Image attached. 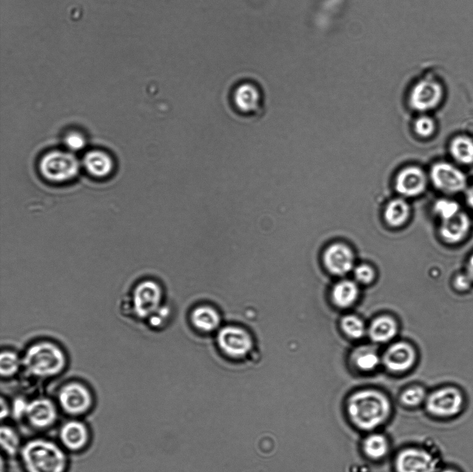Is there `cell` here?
Listing matches in <instances>:
<instances>
[{"label":"cell","mask_w":473,"mask_h":472,"mask_svg":"<svg viewBox=\"0 0 473 472\" xmlns=\"http://www.w3.org/2000/svg\"><path fill=\"white\" fill-rule=\"evenodd\" d=\"M344 408L350 424L366 433L377 430L389 421L393 413L389 395L372 388L359 389L350 394Z\"/></svg>","instance_id":"6da1fadb"},{"label":"cell","mask_w":473,"mask_h":472,"mask_svg":"<svg viewBox=\"0 0 473 472\" xmlns=\"http://www.w3.org/2000/svg\"><path fill=\"white\" fill-rule=\"evenodd\" d=\"M66 451L48 438L35 437L22 444L19 456L25 472H66Z\"/></svg>","instance_id":"7a4b0ae2"},{"label":"cell","mask_w":473,"mask_h":472,"mask_svg":"<svg viewBox=\"0 0 473 472\" xmlns=\"http://www.w3.org/2000/svg\"><path fill=\"white\" fill-rule=\"evenodd\" d=\"M22 359V367L29 376L45 379L60 374L66 368V357L61 347L50 341L29 345Z\"/></svg>","instance_id":"3957f363"},{"label":"cell","mask_w":473,"mask_h":472,"mask_svg":"<svg viewBox=\"0 0 473 472\" xmlns=\"http://www.w3.org/2000/svg\"><path fill=\"white\" fill-rule=\"evenodd\" d=\"M467 402L464 390L458 385L449 383L429 391L423 407L433 419L449 421L463 414Z\"/></svg>","instance_id":"277c9868"},{"label":"cell","mask_w":473,"mask_h":472,"mask_svg":"<svg viewBox=\"0 0 473 472\" xmlns=\"http://www.w3.org/2000/svg\"><path fill=\"white\" fill-rule=\"evenodd\" d=\"M407 78V99L412 109L427 111L440 104L443 96V87L431 72L419 70Z\"/></svg>","instance_id":"5b68a950"},{"label":"cell","mask_w":473,"mask_h":472,"mask_svg":"<svg viewBox=\"0 0 473 472\" xmlns=\"http://www.w3.org/2000/svg\"><path fill=\"white\" fill-rule=\"evenodd\" d=\"M436 450L423 446H410L398 451L393 459L395 472H438L442 466Z\"/></svg>","instance_id":"8992f818"},{"label":"cell","mask_w":473,"mask_h":472,"mask_svg":"<svg viewBox=\"0 0 473 472\" xmlns=\"http://www.w3.org/2000/svg\"><path fill=\"white\" fill-rule=\"evenodd\" d=\"M56 403L61 411L78 418L88 413L93 406L94 397L91 389L84 383L70 381L57 390Z\"/></svg>","instance_id":"52a82bcc"},{"label":"cell","mask_w":473,"mask_h":472,"mask_svg":"<svg viewBox=\"0 0 473 472\" xmlns=\"http://www.w3.org/2000/svg\"><path fill=\"white\" fill-rule=\"evenodd\" d=\"M162 291L159 284L145 280L132 289L129 309L139 318H150L161 309Z\"/></svg>","instance_id":"ba28073f"},{"label":"cell","mask_w":473,"mask_h":472,"mask_svg":"<svg viewBox=\"0 0 473 472\" xmlns=\"http://www.w3.org/2000/svg\"><path fill=\"white\" fill-rule=\"evenodd\" d=\"M79 162L71 153L53 151L42 157L39 163L42 174L48 180L63 182L73 179L78 172Z\"/></svg>","instance_id":"9c48e42d"},{"label":"cell","mask_w":473,"mask_h":472,"mask_svg":"<svg viewBox=\"0 0 473 472\" xmlns=\"http://www.w3.org/2000/svg\"><path fill=\"white\" fill-rule=\"evenodd\" d=\"M430 179L438 190L445 193L456 194L467 189L464 172L447 162L435 163L430 170Z\"/></svg>","instance_id":"30bf717a"},{"label":"cell","mask_w":473,"mask_h":472,"mask_svg":"<svg viewBox=\"0 0 473 472\" xmlns=\"http://www.w3.org/2000/svg\"><path fill=\"white\" fill-rule=\"evenodd\" d=\"M59 408L55 401L47 397H37L28 400L24 419L36 430L52 427L58 418Z\"/></svg>","instance_id":"8fae6325"},{"label":"cell","mask_w":473,"mask_h":472,"mask_svg":"<svg viewBox=\"0 0 473 472\" xmlns=\"http://www.w3.org/2000/svg\"><path fill=\"white\" fill-rule=\"evenodd\" d=\"M217 342L224 354L235 358L244 356L253 347L251 335L244 329L237 326L222 328L217 334Z\"/></svg>","instance_id":"7c38bea8"},{"label":"cell","mask_w":473,"mask_h":472,"mask_svg":"<svg viewBox=\"0 0 473 472\" xmlns=\"http://www.w3.org/2000/svg\"><path fill=\"white\" fill-rule=\"evenodd\" d=\"M90 435L89 428L83 421L71 418L62 423L59 428V444L66 451L77 453L88 446Z\"/></svg>","instance_id":"4fadbf2b"},{"label":"cell","mask_w":473,"mask_h":472,"mask_svg":"<svg viewBox=\"0 0 473 472\" xmlns=\"http://www.w3.org/2000/svg\"><path fill=\"white\" fill-rule=\"evenodd\" d=\"M470 230V219L465 212L461 210L455 215L441 220L438 232L440 238L446 244L456 246L467 237Z\"/></svg>","instance_id":"5bb4252c"},{"label":"cell","mask_w":473,"mask_h":472,"mask_svg":"<svg viewBox=\"0 0 473 472\" xmlns=\"http://www.w3.org/2000/svg\"><path fill=\"white\" fill-rule=\"evenodd\" d=\"M427 177L418 167L402 169L395 179V189L403 197H411L422 194L426 189Z\"/></svg>","instance_id":"9a60e30c"},{"label":"cell","mask_w":473,"mask_h":472,"mask_svg":"<svg viewBox=\"0 0 473 472\" xmlns=\"http://www.w3.org/2000/svg\"><path fill=\"white\" fill-rule=\"evenodd\" d=\"M416 360L415 351L405 343H397L390 346L383 356L386 368L394 373H402L409 370Z\"/></svg>","instance_id":"2e32d148"},{"label":"cell","mask_w":473,"mask_h":472,"mask_svg":"<svg viewBox=\"0 0 473 472\" xmlns=\"http://www.w3.org/2000/svg\"><path fill=\"white\" fill-rule=\"evenodd\" d=\"M233 99L239 112L249 116L260 113L262 105L260 91L253 83L246 82L238 86L233 91Z\"/></svg>","instance_id":"e0dca14e"},{"label":"cell","mask_w":473,"mask_h":472,"mask_svg":"<svg viewBox=\"0 0 473 472\" xmlns=\"http://www.w3.org/2000/svg\"><path fill=\"white\" fill-rule=\"evenodd\" d=\"M323 259L327 269L336 275L346 274L353 267L352 253L343 244L330 246L325 251Z\"/></svg>","instance_id":"ac0fdd59"},{"label":"cell","mask_w":473,"mask_h":472,"mask_svg":"<svg viewBox=\"0 0 473 472\" xmlns=\"http://www.w3.org/2000/svg\"><path fill=\"white\" fill-rule=\"evenodd\" d=\"M361 450L368 460L380 462L389 454L391 443L386 435L377 430L372 431L367 433L362 439Z\"/></svg>","instance_id":"d6986e66"},{"label":"cell","mask_w":473,"mask_h":472,"mask_svg":"<svg viewBox=\"0 0 473 472\" xmlns=\"http://www.w3.org/2000/svg\"><path fill=\"white\" fill-rule=\"evenodd\" d=\"M190 319L198 329L209 332L216 329L220 324L218 312L208 305L199 306L192 311Z\"/></svg>","instance_id":"ffe728a7"},{"label":"cell","mask_w":473,"mask_h":472,"mask_svg":"<svg viewBox=\"0 0 473 472\" xmlns=\"http://www.w3.org/2000/svg\"><path fill=\"white\" fill-rule=\"evenodd\" d=\"M84 165L92 175L102 177L108 175L113 167L110 156L106 153L95 150L88 152L84 158Z\"/></svg>","instance_id":"44dd1931"},{"label":"cell","mask_w":473,"mask_h":472,"mask_svg":"<svg viewBox=\"0 0 473 472\" xmlns=\"http://www.w3.org/2000/svg\"><path fill=\"white\" fill-rule=\"evenodd\" d=\"M410 213L411 209L407 201L402 198H395L386 205L384 218L390 226L398 227L408 220Z\"/></svg>","instance_id":"7402d4cb"},{"label":"cell","mask_w":473,"mask_h":472,"mask_svg":"<svg viewBox=\"0 0 473 472\" xmlns=\"http://www.w3.org/2000/svg\"><path fill=\"white\" fill-rule=\"evenodd\" d=\"M396 329V324L391 318L381 316L372 322L368 329V334L373 341L384 343L395 336Z\"/></svg>","instance_id":"603a6c76"},{"label":"cell","mask_w":473,"mask_h":472,"mask_svg":"<svg viewBox=\"0 0 473 472\" xmlns=\"http://www.w3.org/2000/svg\"><path fill=\"white\" fill-rule=\"evenodd\" d=\"M449 152L452 158L463 165L473 163V140L466 136L454 138L449 144Z\"/></svg>","instance_id":"cb8c5ba5"},{"label":"cell","mask_w":473,"mask_h":472,"mask_svg":"<svg viewBox=\"0 0 473 472\" xmlns=\"http://www.w3.org/2000/svg\"><path fill=\"white\" fill-rule=\"evenodd\" d=\"M0 443L2 452L10 457L19 455L23 444L17 430L6 424L1 426Z\"/></svg>","instance_id":"d4e9b609"},{"label":"cell","mask_w":473,"mask_h":472,"mask_svg":"<svg viewBox=\"0 0 473 472\" xmlns=\"http://www.w3.org/2000/svg\"><path fill=\"white\" fill-rule=\"evenodd\" d=\"M352 361L355 367L362 372L374 370L380 361L377 352L371 346L357 348L352 353Z\"/></svg>","instance_id":"484cf974"},{"label":"cell","mask_w":473,"mask_h":472,"mask_svg":"<svg viewBox=\"0 0 473 472\" xmlns=\"http://www.w3.org/2000/svg\"><path fill=\"white\" fill-rule=\"evenodd\" d=\"M357 295L358 289L356 284L350 280L338 282L332 290L333 301L341 307L350 306L355 301Z\"/></svg>","instance_id":"4316f807"},{"label":"cell","mask_w":473,"mask_h":472,"mask_svg":"<svg viewBox=\"0 0 473 472\" xmlns=\"http://www.w3.org/2000/svg\"><path fill=\"white\" fill-rule=\"evenodd\" d=\"M427 389L420 385H413L404 389L399 395V401L404 407L416 408L424 406L428 395Z\"/></svg>","instance_id":"83f0119b"},{"label":"cell","mask_w":473,"mask_h":472,"mask_svg":"<svg viewBox=\"0 0 473 472\" xmlns=\"http://www.w3.org/2000/svg\"><path fill=\"white\" fill-rule=\"evenodd\" d=\"M22 367V359L15 352L2 351L0 360V372L3 379L11 378Z\"/></svg>","instance_id":"f1b7e54d"},{"label":"cell","mask_w":473,"mask_h":472,"mask_svg":"<svg viewBox=\"0 0 473 472\" xmlns=\"http://www.w3.org/2000/svg\"><path fill=\"white\" fill-rule=\"evenodd\" d=\"M341 327L343 332L352 338H359L365 333V327L363 322L354 315L345 316L341 320Z\"/></svg>","instance_id":"f546056e"},{"label":"cell","mask_w":473,"mask_h":472,"mask_svg":"<svg viewBox=\"0 0 473 472\" xmlns=\"http://www.w3.org/2000/svg\"><path fill=\"white\" fill-rule=\"evenodd\" d=\"M434 210L440 221L451 217L461 211L458 203L448 199H438L434 206Z\"/></svg>","instance_id":"4dcf8cb0"},{"label":"cell","mask_w":473,"mask_h":472,"mask_svg":"<svg viewBox=\"0 0 473 472\" xmlns=\"http://www.w3.org/2000/svg\"><path fill=\"white\" fill-rule=\"evenodd\" d=\"M452 287L458 293H464L473 287V282L463 269L454 273L452 278Z\"/></svg>","instance_id":"1f68e13d"},{"label":"cell","mask_w":473,"mask_h":472,"mask_svg":"<svg viewBox=\"0 0 473 472\" xmlns=\"http://www.w3.org/2000/svg\"><path fill=\"white\" fill-rule=\"evenodd\" d=\"M414 129L418 135L427 138L434 134L436 125L431 118L427 116H421L415 121Z\"/></svg>","instance_id":"d6a6232c"},{"label":"cell","mask_w":473,"mask_h":472,"mask_svg":"<svg viewBox=\"0 0 473 472\" xmlns=\"http://www.w3.org/2000/svg\"><path fill=\"white\" fill-rule=\"evenodd\" d=\"M28 400L23 397H16L10 403L11 415L16 419L25 418Z\"/></svg>","instance_id":"836d02e7"},{"label":"cell","mask_w":473,"mask_h":472,"mask_svg":"<svg viewBox=\"0 0 473 472\" xmlns=\"http://www.w3.org/2000/svg\"><path fill=\"white\" fill-rule=\"evenodd\" d=\"M356 280L362 284L370 283L374 276L373 269L368 265L362 264L357 266L354 271Z\"/></svg>","instance_id":"e575fe53"},{"label":"cell","mask_w":473,"mask_h":472,"mask_svg":"<svg viewBox=\"0 0 473 472\" xmlns=\"http://www.w3.org/2000/svg\"><path fill=\"white\" fill-rule=\"evenodd\" d=\"M64 141L66 145L73 151L80 150L85 145L84 138L77 132H71L67 134Z\"/></svg>","instance_id":"d590c367"},{"label":"cell","mask_w":473,"mask_h":472,"mask_svg":"<svg viewBox=\"0 0 473 472\" xmlns=\"http://www.w3.org/2000/svg\"><path fill=\"white\" fill-rule=\"evenodd\" d=\"M11 415V409H10V403L8 402V401L3 398V397H1V420H3L4 419H6L8 417Z\"/></svg>","instance_id":"8d00e7d4"},{"label":"cell","mask_w":473,"mask_h":472,"mask_svg":"<svg viewBox=\"0 0 473 472\" xmlns=\"http://www.w3.org/2000/svg\"><path fill=\"white\" fill-rule=\"evenodd\" d=\"M463 270L473 282V251L467 255Z\"/></svg>","instance_id":"74e56055"},{"label":"cell","mask_w":473,"mask_h":472,"mask_svg":"<svg viewBox=\"0 0 473 472\" xmlns=\"http://www.w3.org/2000/svg\"><path fill=\"white\" fill-rule=\"evenodd\" d=\"M438 472H463L458 466L452 464L442 465Z\"/></svg>","instance_id":"f35d334b"},{"label":"cell","mask_w":473,"mask_h":472,"mask_svg":"<svg viewBox=\"0 0 473 472\" xmlns=\"http://www.w3.org/2000/svg\"><path fill=\"white\" fill-rule=\"evenodd\" d=\"M466 190V201L469 207L473 210V184Z\"/></svg>","instance_id":"ab89813d"},{"label":"cell","mask_w":473,"mask_h":472,"mask_svg":"<svg viewBox=\"0 0 473 472\" xmlns=\"http://www.w3.org/2000/svg\"><path fill=\"white\" fill-rule=\"evenodd\" d=\"M6 462L4 460V457L1 456V472H6Z\"/></svg>","instance_id":"60d3db41"}]
</instances>
